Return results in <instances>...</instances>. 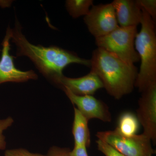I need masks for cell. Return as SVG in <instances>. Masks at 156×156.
I'll list each match as a JSON object with an SVG mask.
<instances>
[{
  "label": "cell",
  "instance_id": "6da1fadb",
  "mask_svg": "<svg viewBox=\"0 0 156 156\" xmlns=\"http://www.w3.org/2000/svg\"><path fill=\"white\" fill-rule=\"evenodd\" d=\"M15 19L11 39L17 47V56L28 57L39 71L52 83L63 75V69L70 64L77 63L90 67V59L80 58L71 51L56 46L44 47L31 44L23 34L22 26L16 16Z\"/></svg>",
  "mask_w": 156,
  "mask_h": 156
},
{
  "label": "cell",
  "instance_id": "7a4b0ae2",
  "mask_svg": "<svg viewBox=\"0 0 156 156\" xmlns=\"http://www.w3.org/2000/svg\"><path fill=\"white\" fill-rule=\"evenodd\" d=\"M90 60L91 71L100 79L109 95L120 99L132 92L138 72L134 65L100 48L93 51Z\"/></svg>",
  "mask_w": 156,
  "mask_h": 156
},
{
  "label": "cell",
  "instance_id": "3957f363",
  "mask_svg": "<svg viewBox=\"0 0 156 156\" xmlns=\"http://www.w3.org/2000/svg\"><path fill=\"white\" fill-rule=\"evenodd\" d=\"M142 11L141 29L136 34L134 46L140 60V68L135 83L141 92L156 82V35L155 22L144 10Z\"/></svg>",
  "mask_w": 156,
  "mask_h": 156
},
{
  "label": "cell",
  "instance_id": "277c9868",
  "mask_svg": "<svg viewBox=\"0 0 156 156\" xmlns=\"http://www.w3.org/2000/svg\"><path fill=\"white\" fill-rule=\"evenodd\" d=\"M137 27H121L110 33L95 38L98 48H101L130 65L140 61L134 46Z\"/></svg>",
  "mask_w": 156,
  "mask_h": 156
},
{
  "label": "cell",
  "instance_id": "5b68a950",
  "mask_svg": "<svg viewBox=\"0 0 156 156\" xmlns=\"http://www.w3.org/2000/svg\"><path fill=\"white\" fill-rule=\"evenodd\" d=\"M96 136L126 156H153L156 153L151 140L143 134L124 136L115 129L98 131Z\"/></svg>",
  "mask_w": 156,
  "mask_h": 156
},
{
  "label": "cell",
  "instance_id": "8992f818",
  "mask_svg": "<svg viewBox=\"0 0 156 156\" xmlns=\"http://www.w3.org/2000/svg\"><path fill=\"white\" fill-rule=\"evenodd\" d=\"M84 20L89 32L95 38L106 35L119 27L112 3L93 5Z\"/></svg>",
  "mask_w": 156,
  "mask_h": 156
},
{
  "label": "cell",
  "instance_id": "52a82bcc",
  "mask_svg": "<svg viewBox=\"0 0 156 156\" xmlns=\"http://www.w3.org/2000/svg\"><path fill=\"white\" fill-rule=\"evenodd\" d=\"M12 36V29L9 27L2 43L3 48L0 59V85L9 82L24 83L30 80H37L38 76L34 70L23 71L15 66L14 57L10 54V40Z\"/></svg>",
  "mask_w": 156,
  "mask_h": 156
},
{
  "label": "cell",
  "instance_id": "ba28073f",
  "mask_svg": "<svg viewBox=\"0 0 156 156\" xmlns=\"http://www.w3.org/2000/svg\"><path fill=\"white\" fill-rule=\"evenodd\" d=\"M138 101L136 117L143 128V134L156 142V82L143 92Z\"/></svg>",
  "mask_w": 156,
  "mask_h": 156
},
{
  "label": "cell",
  "instance_id": "9c48e42d",
  "mask_svg": "<svg viewBox=\"0 0 156 156\" xmlns=\"http://www.w3.org/2000/svg\"><path fill=\"white\" fill-rule=\"evenodd\" d=\"M72 103L88 120L98 119L104 122H110L112 115L108 107L102 101L92 95H78L66 89H62Z\"/></svg>",
  "mask_w": 156,
  "mask_h": 156
},
{
  "label": "cell",
  "instance_id": "30bf717a",
  "mask_svg": "<svg viewBox=\"0 0 156 156\" xmlns=\"http://www.w3.org/2000/svg\"><path fill=\"white\" fill-rule=\"evenodd\" d=\"M53 83L78 95H93L98 89L104 88L100 79L92 71L87 75L77 78L62 75L57 78Z\"/></svg>",
  "mask_w": 156,
  "mask_h": 156
},
{
  "label": "cell",
  "instance_id": "8fae6325",
  "mask_svg": "<svg viewBox=\"0 0 156 156\" xmlns=\"http://www.w3.org/2000/svg\"><path fill=\"white\" fill-rule=\"evenodd\" d=\"M112 4L114 8L119 26L137 27L140 24L142 11L136 1L114 0Z\"/></svg>",
  "mask_w": 156,
  "mask_h": 156
},
{
  "label": "cell",
  "instance_id": "7c38bea8",
  "mask_svg": "<svg viewBox=\"0 0 156 156\" xmlns=\"http://www.w3.org/2000/svg\"><path fill=\"white\" fill-rule=\"evenodd\" d=\"M88 122L89 120L74 107L72 133L74 146H83L88 147L90 145L91 138Z\"/></svg>",
  "mask_w": 156,
  "mask_h": 156
},
{
  "label": "cell",
  "instance_id": "4fadbf2b",
  "mask_svg": "<svg viewBox=\"0 0 156 156\" xmlns=\"http://www.w3.org/2000/svg\"><path fill=\"white\" fill-rule=\"evenodd\" d=\"M139 124L135 115L131 112H126L120 115L115 129L124 136H133L138 131Z\"/></svg>",
  "mask_w": 156,
  "mask_h": 156
},
{
  "label": "cell",
  "instance_id": "5bb4252c",
  "mask_svg": "<svg viewBox=\"0 0 156 156\" xmlns=\"http://www.w3.org/2000/svg\"><path fill=\"white\" fill-rule=\"evenodd\" d=\"M93 5L92 0H67L66 2V10L74 18L86 16Z\"/></svg>",
  "mask_w": 156,
  "mask_h": 156
},
{
  "label": "cell",
  "instance_id": "9a60e30c",
  "mask_svg": "<svg viewBox=\"0 0 156 156\" xmlns=\"http://www.w3.org/2000/svg\"><path fill=\"white\" fill-rule=\"evenodd\" d=\"M136 1L140 9L145 11L155 22L156 18V0H136Z\"/></svg>",
  "mask_w": 156,
  "mask_h": 156
},
{
  "label": "cell",
  "instance_id": "2e32d148",
  "mask_svg": "<svg viewBox=\"0 0 156 156\" xmlns=\"http://www.w3.org/2000/svg\"><path fill=\"white\" fill-rule=\"evenodd\" d=\"M98 150L105 156H126L121 153L107 143L100 139L96 141Z\"/></svg>",
  "mask_w": 156,
  "mask_h": 156
},
{
  "label": "cell",
  "instance_id": "e0dca14e",
  "mask_svg": "<svg viewBox=\"0 0 156 156\" xmlns=\"http://www.w3.org/2000/svg\"><path fill=\"white\" fill-rule=\"evenodd\" d=\"M14 122V119L11 117H9L3 119H0V150H5L7 145L5 137L3 135V132L11 127Z\"/></svg>",
  "mask_w": 156,
  "mask_h": 156
},
{
  "label": "cell",
  "instance_id": "ac0fdd59",
  "mask_svg": "<svg viewBox=\"0 0 156 156\" xmlns=\"http://www.w3.org/2000/svg\"><path fill=\"white\" fill-rule=\"evenodd\" d=\"M4 156H48L47 155L34 153L23 148H16L6 150Z\"/></svg>",
  "mask_w": 156,
  "mask_h": 156
},
{
  "label": "cell",
  "instance_id": "d6986e66",
  "mask_svg": "<svg viewBox=\"0 0 156 156\" xmlns=\"http://www.w3.org/2000/svg\"><path fill=\"white\" fill-rule=\"evenodd\" d=\"M70 150L68 148L53 146L48 151V156H69Z\"/></svg>",
  "mask_w": 156,
  "mask_h": 156
},
{
  "label": "cell",
  "instance_id": "ffe728a7",
  "mask_svg": "<svg viewBox=\"0 0 156 156\" xmlns=\"http://www.w3.org/2000/svg\"><path fill=\"white\" fill-rule=\"evenodd\" d=\"M87 148L83 146H74L72 150L70 151L69 156H89Z\"/></svg>",
  "mask_w": 156,
  "mask_h": 156
}]
</instances>
